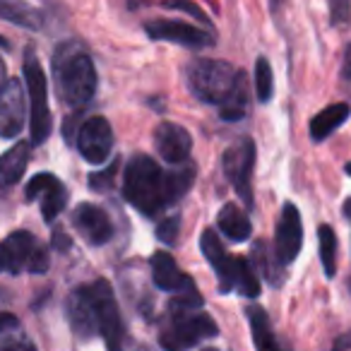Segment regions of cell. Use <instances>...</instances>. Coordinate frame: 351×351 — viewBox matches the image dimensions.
<instances>
[{
  "mask_svg": "<svg viewBox=\"0 0 351 351\" xmlns=\"http://www.w3.org/2000/svg\"><path fill=\"white\" fill-rule=\"evenodd\" d=\"M193 183H195V164L164 171L152 156L135 154L123 169V197L149 219L161 217L169 207L183 200Z\"/></svg>",
  "mask_w": 351,
  "mask_h": 351,
  "instance_id": "obj_1",
  "label": "cell"
},
{
  "mask_svg": "<svg viewBox=\"0 0 351 351\" xmlns=\"http://www.w3.org/2000/svg\"><path fill=\"white\" fill-rule=\"evenodd\" d=\"M186 84L195 99L219 108L221 121H243L248 113V75L226 60L193 58L186 65Z\"/></svg>",
  "mask_w": 351,
  "mask_h": 351,
  "instance_id": "obj_2",
  "label": "cell"
},
{
  "mask_svg": "<svg viewBox=\"0 0 351 351\" xmlns=\"http://www.w3.org/2000/svg\"><path fill=\"white\" fill-rule=\"evenodd\" d=\"M53 84L60 101L70 108H82L97 94V68L92 63V56L87 53L77 41H63L56 46L53 60Z\"/></svg>",
  "mask_w": 351,
  "mask_h": 351,
  "instance_id": "obj_3",
  "label": "cell"
},
{
  "mask_svg": "<svg viewBox=\"0 0 351 351\" xmlns=\"http://www.w3.org/2000/svg\"><path fill=\"white\" fill-rule=\"evenodd\" d=\"M219 335V327L202 311L200 301L173 296L159 330V346L164 351H188L202 339Z\"/></svg>",
  "mask_w": 351,
  "mask_h": 351,
  "instance_id": "obj_4",
  "label": "cell"
},
{
  "mask_svg": "<svg viewBox=\"0 0 351 351\" xmlns=\"http://www.w3.org/2000/svg\"><path fill=\"white\" fill-rule=\"evenodd\" d=\"M200 248L207 263L212 265L217 279H219V291L221 293H241L245 298L260 296V282L253 272V263L239 255H229L221 245L219 236L215 229H205L200 236Z\"/></svg>",
  "mask_w": 351,
  "mask_h": 351,
  "instance_id": "obj_5",
  "label": "cell"
},
{
  "mask_svg": "<svg viewBox=\"0 0 351 351\" xmlns=\"http://www.w3.org/2000/svg\"><path fill=\"white\" fill-rule=\"evenodd\" d=\"M25 84L27 97H29V130H32V145H44L53 128L49 108V84L46 75L36 58L34 49H27L25 53Z\"/></svg>",
  "mask_w": 351,
  "mask_h": 351,
  "instance_id": "obj_6",
  "label": "cell"
},
{
  "mask_svg": "<svg viewBox=\"0 0 351 351\" xmlns=\"http://www.w3.org/2000/svg\"><path fill=\"white\" fill-rule=\"evenodd\" d=\"M0 258H3V269L8 274H46L49 272V250L39 243L32 231H12L5 241H3V250H0Z\"/></svg>",
  "mask_w": 351,
  "mask_h": 351,
  "instance_id": "obj_7",
  "label": "cell"
},
{
  "mask_svg": "<svg viewBox=\"0 0 351 351\" xmlns=\"http://www.w3.org/2000/svg\"><path fill=\"white\" fill-rule=\"evenodd\" d=\"M84 291L89 296V303L94 308V315H97V327L99 335L104 337L108 351H123V320L121 311H118L116 296H113V289L106 279H97L92 284H82Z\"/></svg>",
  "mask_w": 351,
  "mask_h": 351,
  "instance_id": "obj_8",
  "label": "cell"
},
{
  "mask_svg": "<svg viewBox=\"0 0 351 351\" xmlns=\"http://www.w3.org/2000/svg\"><path fill=\"white\" fill-rule=\"evenodd\" d=\"M221 169L229 183L236 188L245 207H253V169H255V142L250 137H241L226 147L221 156Z\"/></svg>",
  "mask_w": 351,
  "mask_h": 351,
  "instance_id": "obj_9",
  "label": "cell"
},
{
  "mask_svg": "<svg viewBox=\"0 0 351 351\" xmlns=\"http://www.w3.org/2000/svg\"><path fill=\"white\" fill-rule=\"evenodd\" d=\"M77 135H75V147L82 154L87 164H104L113 152V130L111 123L104 116H89L87 121L80 123Z\"/></svg>",
  "mask_w": 351,
  "mask_h": 351,
  "instance_id": "obj_10",
  "label": "cell"
},
{
  "mask_svg": "<svg viewBox=\"0 0 351 351\" xmlns=\"http://www.w3.org/2000/svg\"><path fill=\"white\" fill-rule=\"evenodd\" d=\"M145 34L152 41H169V44L183 46V49L200 51L215 44V32L200 29L181 20H154L145 25Z\"/></svg>",
  "mask_w": 351,
  "mask_h": 351,
  "instance_id": "obj_11",
  "label": "cell"
},
{
  "mask_svg": "<svg viewBox=\"0 0 351 351\" xmlns=\"http://www.w3.org/2000/svg\"><path fill=\"white\" fill-rule=\"evenodd\" d=\"M25 200L36 202L39 200L41 217L46 224L56 221L60 217V212L68 207L70 193L65 188V183L60 178H56L53 173H36L25 188Z\"/></svg>",
  "mask_w": 351,
  "mask_h": 351,
  "instance_id": "obj_12",
  "label": "cell"
},
{
  "mask_svg": "<svg viewBox=\"0 0 351 351\" xmlns=\"http://www.w3.org/2000/svg\"><path fill=\"white\" fill-rule=\"evenodd\" d=\"M149 265H152V279H154L156 289L171 291L173 296L191 298V301H202L193 277H188V274L178 267L173 255H169L166 250H156V253L152 255Z\"/></svg>",
  "mask_w": 351,
  "mask_h": 351,
  "instance_id": "obj_13",
  "label": "cell"
},
{
  "mask_svg": "<svg viewBox=\"0 0 351 351\" xmlns=\"http://www.w3.org/2000/svg\"><path fill=\"white\" fill-rule=\"evenodd\" d=\"M303 245V224H301V212L293 202H287L282 207V217L277 221V231H274V255L279 263L287 267L298 258Z\"/></svg>",
  "mask_w": 351,
  "mask_h": 351,
  "instance_id": "obj_14",
  "label": "cell"
},
{
  "mask_svg": "<svg viewBox=\"0 0 351 351\" xmlns=\"http://www.w3.org/2000/svg\"><path fill=\"white\" fill-rule=\"evenodd\" d=\"M27 94L17 77H8L0 89V132L5 140H12L22 132L27 116Z\"/></svg>",
  "mask_w": 351,
  "mask_h": 351,
  "instance_id": "obj_15",
  "label": "cell"
},
{
  "mask_svg": "<svg viewBox=\"0 0 351 351\" xmlns=\"http://www.w3.org/2000/svg\"><path fill=\"white\" fill-rule=\"evenodd\" d=\"M73 226L89 245H94V248L106 245L108 241L113 239V234H116L108 212L99 205H92V202L77 205V210L73 212Z\"/></svg>",
  "mask_w": 351,
  "mask_h": 351,
  "instance_id": "obj_16",
  "label": "cell"
},
{
  "mask_svg": "<svg viewBox=\"0 0 351 351\" xmlns=\"http://www.w3.org/2000/svg\"><path fill=\"white\" fill-rule=\"evenodd\" d=\"M154 147L159 156L169 164H188L193 149V137L178 123L164 121L154 128Z\"/></svg>",
  "mask_w": 351,
  "mask_h": 351,
  "instance_id": "obj_17",
  "label": "cell"
},
{
  "mask_svg": "<svg viewBox=\"0 0 351 351\" xmlns=\"http://www.w3.org/2000/svg\"><path fill=\"white\" fill-rule=\"evenodd\" d=\"M65 311H68V320L73 325L75 335H80L82 339L99 335L97 327V315H94V308L89 303V296L84 291V287H77L70 291L68 303H65Z\"/></svg>",
  "mask_w": 351,
  "mask_h": 351,
  "instance_id": "obj_18",
  "label": "cell"
},
{
  "mask_svg": "<svg viewBox=\"0 0 351 351\" xmlns=\"http://www.w3.org/2000/svg\"><path fill=\"white\" fill-rule=\"evenodd\" d=\"M248 322H250V335H253L255 351H291V346L284 344L277 337L272 327V320L265 313V308L250 306L248 308Z\"/></svg>",
  "mask_w": 351,
  "mask_h": 351,
  "instance_id": "obj_19",
  "label": "cell"
},
{
  "mask_svg": "<svg viewBox=\"0 0 351 351\" xmlns=\"http://www.w3.org/2000/svg\"><path fill=\"white\" fill-rule=\"evenodd\" d=\"M349 113H351V106L344 101L332 104V106L322 108L320 113H315V116L311 118V125H308L313 142H322L330 135H335V132L349 121Z\"/></svg>",
  "mask_w": 351,
  "mask_h": 351,
  "instance_id": "obj_20",
  "label": "cell"
},
{
  "mask_svg": "<svg viewBox=\"0 0 351 351\" xmlns=\"http://www.w3.org/2000/svg\"><path fill=\"white\" fill-rule=\"evenodd\" d=\"M217 229H219L231 243H243V241H248L250 234H253L248 215H245L239 205H234V202H226L219 210V215H217Z\"/></svg>",
  "mask_w": 351,
  "mask_h": 351,
  "instance_id": "obj_21",
  "label": "cell"
},
{
  "mask_svg": "<svg viewBox=\"0 0 351 351\" xmlns=\"http://www.w3.org/2000/svg\"><path fill=\"white\" fill-rule=\"evenodd\" d=\"M29 164V142H20L12 149H8L0 161V176H3V188H12L20 183Z\"/></svg>",
  "mask_w": 351,
  "mask_h": 351,
  "instance_id": "obj_22",
  "label": "cell"
},
{
  "mask_svg": "<svg viewBox=\"0 0 351 351\" xmlns=\"http://www.w3.org/2000/svg\"><path fill=\"white\" fill-rule=\"evenodd\" d=\"M0 351H36V346L22 332L20 320L12 313H5L0 320Z\"/></svg>",
  "mask_w": 351,
  "mask_h": 351,
  "instance_id": "obj_23",
  "label": "cell"
},
{
  "mask_svg": "<svg viewBox=\"0 0 351 351\" xmlns=\"http://www.w3.org/2000/svg\"><path fill=\"white\" fill-rule=\"evenodd\" d=\"M3 17L12 25L25 27V29L36 32L44 27V15L25 0H3Z\"/></svg>",
  "mask_w": 351,
  "mask_h": 351,
  "instance_id": "obj_24",
  "label": "cell"
},
{
  "mask_svg": "<svg viewBox=\"0 0 351 351\" xmlns=\"http://www.w3.org/2000/svg\"><path fill=\"white\" fill-rule=\"evenodd\" d=\"M253 267H258L260 272L265 274V279L272 284V287H282V282H284V265L277 260L274 250L269 253V248L265 245V241H258V243H255Z\"/></svg>",
  "mask_w": 351,
  "mask_h": 351,
  "instance_id": "obj_25",
  "label": "cell"
},
{
  "mask_svg": "<svg viewBox=\"0 0 351 351\" xmlns=\"http://www.w3.org/2000/svg\"><path fill=\"white\" fill-rule=\"evenodd\" d=\"M317 245H320V263L325 277L332 279L337 274V236L330 224H322L317 229Z\"/></svg>",
  "mask_w": 351,
  "mask_h": 351,
  "instance_id": "obj_26",
  "label": "cell"
},
{
  "mask_svg": "<svg viewBox=\"0 0 351 351\" xmlns=\"http://www.w3.org/2000/svg\"><path fill=\"white\" fill-rule=\"evenodd\" d=\"M255 94H258V101L260 104H269L272 101V94H274V75H272V65L265 56H260L255 60Z\"/></svg>",
  "mask_w": 351,
  "mask_h": 351,
  "instance_id": "obj_27",
  "label": "cell"
},
{
  "mask_svg": "<svg viewBox=\"0 0 351 351\" xmlns=\"http://www.w3.org/2000/svg\"><path fill=\"white\" fill-rule=\"evenodd\" d=\"M178 229H181V217L178 215H169L164 219H159L156 224V239L166 245H173L178 241Z\"/></svg>",
  "mask_w": 351,
  "mask_h": 351,
  "instance_id": "obj_28",
  "label": "cell"
},
{
  "mask_svg": "<svg viewBox=\"0 0 351 351\" xmlns=\"http://www.w3.org/2000/svg\"><path fill=\"white\" fill-rule=\"evenodd\" d=\"M116 173H118V159L113 161V164L108 166L106 171H97V173L89 176V178H87L89 188H92V191H99V193L113 191V181H116Z\"/></svg>",
  "mask_w": 351,
  "mask_h": 351,
  "instance_id": "obj_29",
  "label": "cell"
},
{
  "mask_svg": "<svg viewBox=\"0 0 351 351\" xmlns=\"http://www.w3.org/2000/svg\"><path fill=\"white\" fill-rule=\"evenodd\" d=\"M164 8H171V10H186V12H191L195 20H200L205 27H210V17H207L195 3H191V0H166Z\"/></svg>",
  "mask_w": 351,
  "mask_h": 351,
  "instance_id": "obj_30",
  "label": "cell"
},
{
  "mask_svg": "<svg viewBox=\"0 0 351 351\" xmlns=\"http://www.w3.org/2000/svg\"><path fill=\"white\" fill-rule=\"evenodd\" d=\"M330 17L335 22L351 20V0H330Z\"/></svg>",
  "mask_w": 351,
  "mask_h": 351,
  "instance_id": "obj_31",
  "label": "cell"
},
{
  "mask_svg": "<svg viewBox=\"0 0 351 351\" xmlns=\"http://www.w3.org/2000/svg\"><path fill=\"white\" fill-rule=\"evenodd\" d=\"M341 80L351 82V44H346L344 58H341Z\"/></svg>",
  "mask_w": 351,
  "mask_h": 351,
  "instance_id": "obj_32",
  "label": "cell"
},
{
  "mask_svg": "<svg viewBox=\"0 0 351 351\" xmlns=\"http://www.w3.org/2000/svg\"><path fill=\"white\" fill-rule=\"evenodd\" d=\"M332 351H351V332H344L335 339L332 344Z\"/></svg>",
  "mask_w": 351,
  "mask_h": 351,
  "instance_id": "obj_33",
  "label": "cell"
},
{
  "mask_svg": "<svg viewBox=\"0 0 351 351\" xmlns=\"http://www.w3.org/2000/svg\"><path fill=\"white\" fill-rule=\"evenodd\" d=\"M58 243H60V250H68V248H70L68 236H63V234H53V245H56V248H58Z\"/></svg>",
  "mask_w": 351,
  "mask_h": 351,
  "instance_id": "obj_34",
  "label": "cell"
},
{
  "mask_svg": "<svg viewBox=\"0 0 351 351\" xmlns=\"http://www.w3.org/2000/svg\"><path fill=\"white\" fill-rule=\"evenodd\" d=\"M344 217H346V219H351V200L344 202Z\"/></svg>",
  "mask_w": 351,
  "mask_h": 351,
  "instance_id": "obj_35",
  "label": "cell"
},
{
  "mask_svg": "<svg viewBox=\"0 0 351 351\" xmlns=\"http://www.w3.org/2000/svg\"><path fill=\"white\" fill-rule=\"evenodd\" d=\"M269 5H272V10L277 12V10H279V5H282V0H269Z\"/></svg>",
  "mask_w": 351,
  "mask_h": 351,
  "instance_id": "obj_36",
  "label": "cell"
},
{
  "mask_svg": "<svg viewBox=\"0 0 351 351\" xmlns=\"http://www.w3.org/2000/svg\"><path fill=\"white\" fill-rule=\"evenodd\" d=\"M344 171H346V176H351V161H349V164L344 166Z\"/></svg>",
  "mask_w": 351,
  "mask_h": 351,
  "instance_id": "obj_37",
  "label": "cell"
},
{
  "mask_svg": "<svg viewBox=\"0 0 351 351\" xmlns=\"http://www.w3.org/2000/svg\"><path fill=\"white\" fill-rule=\"evenodd\" d=\"M205 351H217V349H205Z\"/></svg>",
  "mask_w": 351,
  "mask_h": 351,
  "instance_id": "obj_38",
  "label": "cell"
}]
</instances>
